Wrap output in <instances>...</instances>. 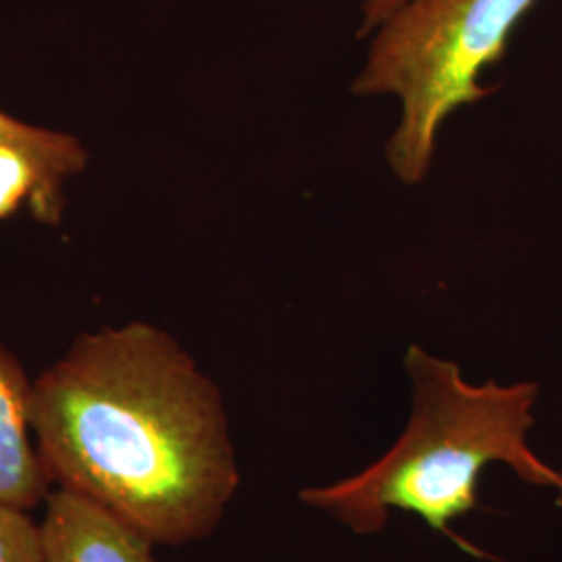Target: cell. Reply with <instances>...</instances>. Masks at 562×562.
<instances>
[{
  "label": "cell",
  "instance_id": "cell-4",
  "mask_svg": "<svg viewBox=\"0 0 562 562\" xmlns=\"http://www.w3.org/2000/svg\"><path fill=\"white\" fill-rule=\"evenodd\" d=\"M38 531L44 562H157L134 525L67 487L48 492Z\"/></svg>",
  "mask_w": 562,
  "mask_h": 562
},
{
  "label": "cell",
  "instance_id": "cell-1",
  "mask_svg": "<svg viewBox=\"0 0 562 562\" xmlns=\"http://www.w3.org/2000/svg\"><path fill=\"white\" fill-rule=\"evenodd\" d=\"M30 423L53 485L106 506L155 546L206 540L240 490L220 385L150 323L74 341L32 380Z\"/></svg>",
  "mask_w": 562,
  "mask_h": 562
},
{
  "label": "cell",
  "instance_id": "cell-6",
  "mask_svg": "<svg viewBox=\"0 0 562 562\" xmlns=\"http://www.w3.org/2000/svg\"><path fill=\"white\" fill-rule=\"evenodd\" d=\"M0 136L20 146L21 150L38 165L48 196L63 209L60 186L69 176L80 173L86 165V150L80 142L67 134L42 130L13 120L0 111Z\"/></svg>",
  "mask_w": 562,
  "mask_h": 562
},
{
  "label": "cell",
  "instance_id": "cell-10",
  "mask_svg": "<svg viewBox=\"0 0 562 562\" xmlns=\"http://www.w3.org/2000/svg\"><path fill=\"white\" fill-rule=\"evenodd\" d=\"M557 506H559V510H561V519H562V471H561V483H559V487H557Z\"/></svg>",
  "mask_w": 562,
  "mask_h": 562
},
{
  "label": "cell",
  "instance_id": "cell-3",
  "mask_svg": "<svg viewBox=\"0 0 562 562\" xmlns=\"http://www.w3.org/2000/svg\"><path fill=\"white\" fill-rule=\"evenodd\" d=\"M538 0H406L371 34L359 97H396L401 121L385 144L394 176H429L443 121L492 94L480 81L501 63L508 38Z\"/></svg>",
  "mask_w": 562,
  "mask_h": 562
},
{
  "label": "cell",
  "instance_id": "cell-8",
  "mask_svg": "<svg viewBox=\"0 0 562 562\" xmlns=\"http://www.w3.org/2000/svg\"><path fill=\"white\" fill-rule=\"evenodd\" d=\"M0 562H44L38 522L27 510L0 504Z\"/></svg>",
  "mask_w": 562,
  "mask_h": 562
},
{
  "label": "cell",
  "instance_id": "cell-2",
  "mask_svg": "<svg viewBox=\"0 0 562 562\" xmlns=\"http://www.w3.org/2000/svg\"><path fill=\"white\" fill-rule=\"evenodd\" d=\"M404 369L411 417L401 438L361 473L302 490L304 506L357 536L380 533L392 513L402 510L461 542L450 525L477 508L485 467L504 464L527 485L559 487L561 471L529 446L538 383L467 382L457 362L419 344L408 346Z\"/></svg>",
  "mask_w": 562,
  "mask_h": 562
},
{
  "label": "cell",
  "instance_id": "cell-9",
  "mask_svg": "<svg viewBox=\"0 0 562 562\" xmlns=\"http://www.w3.org/2000/svg\"><path fill=\"white\" fill-rule=\"evenodd\" d=\"M406 0H362V20L359 36H371Z\"/></svg>",
  "mask_w": 562,
  "mask_h": 562
},
{
  "label": "cell",
  "instance_id": "cell-5",
  "mask_svg": "<svg viewBox=\"0 0 562 562\" xmlns=\"http://www.w3.org/2000/svg\"><path fill=\"white\" fill-rule=\"evenodd\" d=\"M30 396L32 380L0 344V504L27 513L46 501L53 485L32 434Z\"/></svg>",
  "mask_w": 562,
  "mask_h": 562
},
{
  "label": "cell",
  "instance_id": "cell-11",
  "mask_svg": "<svg viewBox=\"0 0 562 562\" xmlns=\"http://www.w3.org/2000/svg\"><path fill=\"white\" fill-rule=\"evenodd\" d=\"M0 140H4V138H2V136H0ZM7 142H9V140H7Z\"/></svg>",
  "mask_w": 562,
  "mask_h": 562
},
{
  "label": "cell",
  "instance_id": "cell-7",
  "mask_svg": "<svg viewBox=\"0 0 562 562\" xmlns=\"http://www.w3.org/2000/svg\"><path fill=\"white\" fill-rule=\"evenodd\" d=\"M25 201L42 222H59L60 209L48 196L38 165L20 146L0 140V220L15 213Z\"/></svg>",
  "mask_w": 562,
  "mask_h": 562
}]
</instances>
